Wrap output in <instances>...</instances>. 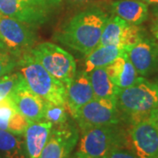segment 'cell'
<instances>
[{
  "label": "cell",
  "mask_w": 158,
  "mask_h": 158,
  "mask_svg": "<svg viewBox=\"0 0 158 158\" xmlns=\"http://www.w3.org/2000/svg\"><path fill=\"white\" fill-rule=\"evenodd\" d=\"M10 98L18 111L30 122L44 119L45 100L29 88L23 77Z\"/></svg>",
  "instance_id": "cell-13"
},
{
  "label": "cell",
  "mask_w": 158,
  "mask_h": 158,
  "mask_svg": "<svg viewBox=\"0 0 158 158\" xmlns=\"http://www.w3.org/2000/svg\"><path fill=\"white\" fill-rule=\"evenodd\" d=\"M30 123L18 111L11 98L0 102V129L22 135Z\"/></svg>",
  "instance_id": "cell-18"
},
{
  "label": "cell",
  "mask_w": 158,
  "mask_h": 158,
  "mask_svg": "<svg viewBox=\"0 0 158 158\" xmlns=\"http://www.w3.org/2000/svg\"><path fill=\"white\" fill-rule=\"evenodd\" d=\"M152 33L154 34V37L156 40V43L158 44V27H152Z\"/></svg>",
  "instance_id": "cell-28"
},
{
  "label": "cell",
  "mask_w": 158,
  "mask_h": 158,
  "mask_svg": "<svg viewBox=\"0 0 158 158\" xmlns=\"http://www.w3.org/2000/svg\"><path fill=\"white\" fill-rule=\"evenodd\" d=\"M18 60L8 51L0 50V77L11 73L17 67Z\"/></svg>",
  "instance_id": "cell-24"
},
{
  "label": "cell",
  "mask_w": 158,
  "mask_h": 158,
  "mask_svg": "<svg viewBox=\"0 0 158 158\" xmlns=\"http://www.w3.org/2000/svg\"><path fill=\"white\" fill-rule=\"evenodd\" d=\"M129 139L137 158H158V127L148 118L132 124Z\"/></svg>",
  "instance_id": "cell-9"
},
{
  "label": "cell",
  "mask_w": 158,
  "mask_h": 158,
  "mask_svg": "<svg viewBox=\"0 0 158 158\" xmlns=\"http://www.w3.org/2000/svg\"><path fill=\"white\" fill-rule=\"evenodd\" d=\"M44 120L51 122L53 126H58L68 121V114L66 106L45 101Z\"/></svg>",
  "instance_id": "cell-22"
},
{
  "label": "cell",
  "mask_w": 158,
  "mask_h": 158,
  "mask_svg": "<svg viewBox=\"0 0 158 158\" xmlns=\"http://www.w3.org/2000/svg\"><path fill=\"white\" fill-rule=\"evenodd\" d=\"M107 19L106 13L99 9L81 11L62 27L56 39L86 56L99 45Z\"/></svg>",
  "instance_id": "cell-1"
},
{
  "label": "cell",
  "mask_w": 158,
  "mask_h": 158,
  "mask_svg": "<svg viewBox=\"0 0 158 158\" xmlns=\"http://www.w3.org/2000/svg\"><path fill=\"white\" fill-rule=\"evenodd\" d=\"M78 131L66 123L53 126L39 158H69L78 141Z\"/></svg>",
  "instance_id": "cell-10"
},
{
  "label": "cell",
  "mask_w": 158,
  "mask_h": 158,
  "mask_svg": "<svg viewBox=\"0 0 158 158\" xmlns=\"http://www.w3.org/2000/svg\"><path fill=\"white\" fill-rule=\"evenodd\" d=\"M117 106L132 124L148 118L150 112L158 107L157 84L140 76L129 87L119 89Z\"/></svg>",
  "instance_id": "cell-2"
},
{
  "label": "cell",
  "mask_w": 158,
  "mask_h": 158,
  "mask_svg": "<svg viewBox=\"0 0 158 158\" xmlns=\"http://www.w3.org/2000/svg\"><path fill=\"white\" fill-rule=\"evenodd\" d=\"M17 66L34 93L45 101L65 106V85L48 72L30 52L18 59Z\"/></svg>",
  "instance_id": "cell-3"
},
{
  "label": "cell",
  "mask_w": 158,
  "mask_h": 158,
  "mask_svg": "<svg viewBox=\"0 0 158 158\" xmlns=\"http://www.w3.org/2000/svg\"><path fill=\"white\" fill-rule=\"evenodd\" d=\"M75 158H103L114 148L124 147L126 138L117 125L96 127L82 131Z\"/></svg>",
  "instance_id": "cell-4"
},
{
  "label": "cell",
  "mask_w": 158,
  "mask_h": 158,
  "mask_svg": "<svg viewBox=\"0 0 158 158\" xmlns=\"http://www.w3.org/2000/svg\"><path fill=\"white\" fill-rule=\"evenodd\" d=\"M0 49H5V46L3 44V42L1 41V39H0Z\"/></svg>",
  "instance_id": "cell-31"
},
{
  "label": "cell",
  "mask_w": 158,
  "mask_h": 158,
  "mask_svg": "<svg viewBox=\"0 0 158 158\" xmlns=\"http://www.w3.org/2000/svg\"><path fill=\"white\" fill-rule=\"evenodd\" d=\"M88 74L94 98L111 99L117 102L119 88L115 85L108 76L106 67L97 68Z\"/></svg>",
  "instance_id": "cell-19"
},
{
  "label": "cell",
  "mask_w": 158,
  "mask_h": 158,
  "mask_svg": "<svg viewBox=\"0 0 158 158\" xmlns=\"http://www.w3.org/2000/svg\"><path fill=\"white\" fill-rule=\"evenodd\" d=\"M128 59L137 73L146 77L158 69V44L153 40L142 37L125 48Z\"/></svg>",
  "instance_id": "cell-12"
},
{
  "label": "cell",
  "mask_w": 158,
  "mask_h": 158,
  "mask_svg": "<svg viewBox=\"0 0 158 158\" xmlns=\"http://www.w3.org/2000/svg\"><path fill=\"white\" fill-rule=\"evenodd\" d=\"M53 124L47 120L30 122L25 131V143L28 158H39L48 141Z\"/></svg>",
  "instance_id": "cell-15"
},
{
  "label": "cell",
  "mask_w": 158,
  "mask_h": 158,
  "mask_svg": "<svg viewBox=\"0 0 158 158\" xmlns=\"http://www.w3.org/2000/svg\"><path fill=\"white\" fill-rule=\"evenodd\" d=\"M106 158H137L132 151L123 148H114L108 153Z\"/></svg>",
  "instance_id": "cell-25"
},
{
  "label": "cell",
  "mask_w": 158,
  "mask_h": 158,
  "mask_svg": "<svg viewBox=\"0 0 158 158\" xmlns=\"http://www.w3.org/2000/svg\"><path fill=\"white\" fill-rule=\"evenodd\" d=\"M74 118L80 129L85 131L96 127L118 125L120 112L116 101L94 98L81 107Z\"/></svg>",
  "instance_id": "cell-8"
},
{
  "label": "cell",
  "mask_w": 158,
  "mask_h": 158,
  "mask_svg": "<svg viewBox=\"0 0 158 158\" xmlns=\"http://www.w3.org/2000/svg\"><path fill=\"white\" fill-rule=\"evenodd\" d=\"M0 158H28L25 139L0 129Z\"/></svg>",
  "instance_id": "cell-21"
},
{
  "label": "cell",
  "mask_w": 158,
  "mask_h": 158,
  "mask_svg": "<svg viewBox=\"0 0 158 158\" xmlns=\"http://www.w3.org/2000/svg\"><path fill=\"white\" fill-rule=\"evenodd\" d=\"M146 5H151V6H156L158 5V0H141Z\"/></svg>",
  "instance_id": "cell-27"
},
{
  "label": "cell",
  "mask_w": 158,
  "mask_h": 158,
  "mask_svg": "<svg viewBox=\"0 0 158 158\" xmlns=\"http://www.w3.org/2000/svg\"><path fill=\"white\" fill-rule=\"evenodd\" d=\"M103 158H106V157H103Z\"/></svg>",
  "instance_id": "cell-34"
},
{
  "label": "cell",
  "mask_w": 158,
  "mask_h": 158,
  "mask_svg": "<svg viewBox=\"0 0 158 158\" xmlns=\"http://www.w3.org/2000/svg\"><path fill=\"white\" fill-rule=\"evenodd\" d=\"M62 0H0V14L13 18L32 27L42 25Z\"/></svg>",
  "instance_id": "cell-6"
},
{
  "label": "cell",
  "mask_w": 158,
  "mask_h": 158,
  "mask_svg": "<svg viewBox=\"0 0 158 158\" xmlns=\"http://www.w3.org/2000/svg\"><path fill=\"white\" fill-rule=\"evenodd\" d=\"M0 39L6 50L19 58L34 48L36 35L31 26L0 14Z\"/></svg>",
  "instance_id": "cell-7"
},
{
  "label": "cell",
  "mask_w": 158,
  "mask_h": 158,
  "mask_svg": "<svg viewBox=\"0 0 158 158\" xmlns=\"http://www.w3.org/2000/svg\"><path fill=\"white\" fill-rule=\"evenodd\" d=\"M152 27H158V19H155V21L153 23Z\"/></svg>",
  "instance_id": "cell-30"
},
{
  "label": "cell",
  "mask_w": 158,
  "mask_h": 158,
  "mask_svg": "<svg viewBox=\"0 0 158 158\" xmlns=\"http://www.w3.org/2000/svg\"><path fill=\"white\" fill-rule=\"evenodd\" d=\"M125 49L114 45H98L85 58V72L90 73L93 69L106 67L124 53Z\"/></svg>",
  "instance_id": "cell-20"
},
{
  "label": "cell",
  "mask_w": 158,
  "mask_h": 158,
  "mask_svg": "<svg viewBox=\"0 0 158 158\" xmlns=\"http://www.w3.org/2000/svg\"><path fill=\"white\" fill-rule=\"evenodd\" d=\"M74 158H75V157H74Z\"/></svg>",
  "instance_id": "cell-35"
},
{
  "label": "cell",
  "mask_w": 158,
  "mask_h": 158,
  "mask_svg": "<svg viewBox=\"0 0 158 158\" xmlns=\"http://www.w3.org/2000/svg\"><path fill=\"white\" fill-rule=\"evenodd\" d=\"M152 11H153V16L155 17V19H158V5L154 6Z\"/></svg>",
  "instance_id": "cell-29"
},
{
  "label": "cell",
  "mask_w": 158,
  "mask_h": 158,
  "mask_svg": "<svg viewBox=\"0 0 158 158\" xmlns=\"http://www.w3.org/2000/svg\"><path fill=\"white\" fill-rule=\"evenodd\" d=\"M94 98L89 74L85 71L76 73L71 82L66 85L65 106L73 118L82 106Z\"/></svg>",
  "instance_id": "cell-14"
},
{
  "label": "cell",
  "mask_w": 158,
  "mask_h": 158,
  "mask_svg": "<svg viewBox=\"0 0 158 158\" xmlns=\"http://www.w3.org/2000/svg\"><path fill=\"white\" fill-rule=\"evenodd\" d=\"M143 37L139 26L131 25L118 16L108 17L99 45H114L126 48Z\"/></svg>",
  "instance_id": "cell-11"
},
{
  "label": "cell",
  "mask_w": 158,
  "mask_h": 158,
  "mask_svg": "<svg viewBox=\"0 0 158 158\" xmlns=\"http://www.w3.org/2000/svg\"><path fill=\"white\" fill-rule=\"evenodd\" d=\"M115 16L131 25L140 26L148 17V5L141 0H118L112 4Z\"/></svg>",
  "instance_id": "cell-17"
},
{
  "label": "cell",
  "mask_w": 158,
  "mask_h": 158,
  "mask_svg": "<svg viewBox=\"0 0 158 158\" xmlns=\"http://www.w3.org/2000/svg\"><path fill=\"white\" fill-rule=\"evenodd\" d=\"M148 118L158 127V107L155 108L150 112L148 115Z\"/></svg>",
  "instance_id": "cell-26"
},
{
  "label": "cell",
  "mask_w": 158,
  "mask_h": 158,
  "mask_svg": "<svg viewBox=\"0 0 158 158\" xmlns=\"http://www.w3.org/2000/svg\"><path fill=\"white\" fill-rule=\"evenodd\" d=\"M22 76L19 72L8 73L0 77V102L11 98Z\"/></svg>",
  "instance_id": "cell-23"
},
{
  "label": "cell",
  "mask_w": 158,
  "mask_h": 158,
  "mask_svg": "<svg viewBox=\"0 0 158 158\" xmlns=\"http://www.w3.org/2000/svg\"><path fill=\"white\" fill-rule=\"evenodd\" d=\"M69 2H85V1H87V0H68Z\"/></svg>",
  "instance_id": "cell-32"
},
{
  "label": "cell",
  "mask_w": 158,
  "mask_h": 158,
  "mask_svg": "<svg viewBox=\"0 0 158 158\" xmlns=\"http://www.w3.org/2000/svg\"><path fill=\"white\" fill-rule=\"evenodd\" d=\"M156 84H157V85H158V83H156Z\"/></svg>",
  "instance_id": "cell-33"
},
{
  "label": "cell",
  "mask_w": 158,
  "mask_h": 158,
  "mask_svg": "<svg viewBox=\"0 0 158 158\" xmlns=\"http://www.w3.org/2000/svg\"><path fill=\"white\" fill-rule=\"evenodd\" d=\"M108 76L119 89L132 85L140 77L124 51L109 65L106 66Z\"/></svg>",
  "instance_id": "cell-16"
},
{
  "label": "cell",
  "mask_w": 158,
  "mask_h": 158,
  "mask_svg": "<svg viewBox=\"0 0 158 158\" xmlns=\"http://www.w3.org/2000/svg\"><path fill=\"white\" fill-rule=\"evenodd\" d=\"M30 54L59 81L68 85L77 73L74 57L65 49L51 42L34 46Z\"/></svg>",
  "instance_id": "cell-5"
}]
</instances>
